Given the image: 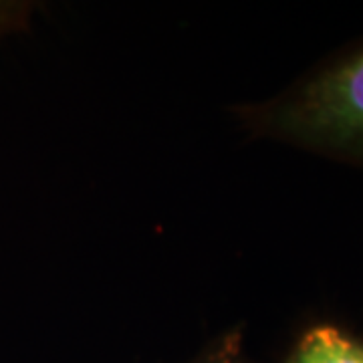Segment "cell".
Masks as SVG:
<instances>
[{"instance_id": "obj_1", "label": "cell", "mask_w": 363, "mask_h": 363, "mask_svg": "<svg viewBox=\"0 0 363 363\" xmlns=\"http://www.w3.org/2000/svg\"><path fill=\"white\" fill-rule=\"evenodd\" d=\"M234 113L252 138L363 169V37Z\"/></svg>"}, {"instance_id": "obj_2", "label": "cell", "mask_w": 363, "mask_h": 363, "mask_svg": "<svg viewBox=\"0 0 363 363\" xmlns=\"http://www.w3.org/2000/svg\"><path fill=\"white\" fill-rule=\"evenodd\" d=\"M285 363H363V341L343 327L317 323L298 335Z\"/></svg>"}, {"instance_id": "obj_3", "label": "cell", "mask_w": 363, "mask_h": 363, "mask_svg": "<svg viewBox=\"0 0 363 363\" xmlns=\"http://www.w3.org/2000/svg\"><path fill=\"white\" fill-rule=\"evenodd\" d=\"M186 363H247L242 331L228 329Z\"/></svg>"}, {"instance_id": "obj_4", "label": "cell", "mask_w": 363, "mask_h": 363, "mask_svg": "<svg viewBox=\"0 0 363 363\" xmlns=\"http://www.w3.org/2000/svg\"><path fill=\"white\" fill-rule=\"evenodd\" d=\"M28 9L16 2H0V37L9 35L26 23Z\"/></svg>"}]
</instances>
